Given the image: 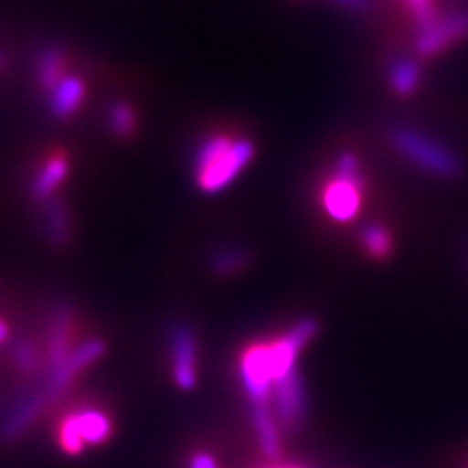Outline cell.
<instances>
[{
  "label": "cell",
  "mask_w": 468,
  "mask_h": 468,
  "mask_svg": "<svg viewBox=\"0 0 468 468\" xmlns=\"http://www.w3.org/2000/svg\"><path fill=\"white\" fill-rule=\"evenodd\" d=\"M252 158L254 144L250 139L229 135L203 139L194 154L197 187L203 194L223 192L252 163Z\"/></svg>",
  "instance_id": "6da1fadb"
},
{
  "label": "cell",
  "mask_w": 468,
  "mask_h": 468,
  "mask_svg": "<svg viewBox=\"0 0 468 468\" xmlns=\"http://www.w3.org/2000/svg\"><path fill=\"white\" fill-rule=\"evenodd\" d=\"M390 143L410 163L437 176V178L452 180L463 170L461 160L455 153H451L447 146L428 137L426 133H420L416 129L392 127Z\"/></svg>",
  "instance_id": "7a4b0ae2"
},
{
  "label": "cell",
  "mask_w": 468,
  "mask_h": 468,
  "mask_svg": "<svg viewBox=\"0 0 468 468\" xmlns=\"http://www.w3.org/2000/svg\"><path fill=\"white\" fill-rule=\"evenodd\" d=\"M316 332L318 322L314 318H301L280 340L268 344V359L273 383H280V380L297 371V359L301 351L314 338Z\"/></svg>",
  "instance_id": "3957f363"
},
{
  "label": "cell",
  "mask_w": 468,
  "mask_h": 468,
  "mask_svg": "<svg viewBox=\"0 0 468 468\" xmlns=\"http://www.w3.org/2000/svg\"><path fill=\"white\" fill-rule=\"evenodd\" d=\"M240 383L252 406H268L273 392V375L268 359V344H252L240 356Z\"/></svg>",
  "instance_id": "277c9868"
},
{
  "label": "cell",
  "mask_w": 468,
  "mask_h": 468,
  "mask_svg": "<svg viewBox=\"0 0 468 468\" xmlns=\"http://www.w3.org/2000/svg\"><path fill=\"white\" fill-rule=\"evenodd\" d=\"M271 399L277 423L287 431H297L309 412V399H306V388L299 371L275 383Z\"/></svg>",
  "instance_id": "5b68a950"
},
{
  "label": "cell",
  "mask_w": 468,
  "mask_h": 468,
  "mask_svg": "<svg viewBox=\"0 0 468 468\" xmlns=\"http://www.w3.org/2000/svg\"><path fill=\"white\" fill-rule=\"evenodd\" d=\"M468 37V12H455L435 20L430 27L420 29L414 39V49L421 57H435L452 43Z\"/></svg>",
  "instance_id": "8992f818"
},
{
  "label": "cell",
  "mask_w": 468,
  "mask_h": 468,
  "mask_svg": "<svg viewBox=\"0 0 468 468\" xmlns=\"http://www.w3.org/2000/svg\"><path fill=\"white\" fill-rule=\"evenodd\" d=\"M172 375L182 390H194L197 385V340L187 324H176L170 332Z\"/></svg>",
  "instance_id": "52a82bcc"
},
{
  "label": "cell",
  "mask_w": 468,
  "mask_h": 468,
  "mask_svg": "<svg viewBox=\"0 0 468 468\" xmlns=\"http://www.w3.org/2000/svg\"><path fill=\"white\" fill-rule=\"evenodd\" d=\"M363 184L334 178L322 194V203L330 218L338 223H351L361 211Z\"/></svg>",
  "instance_id": "ba28073f"
},
{
  "label": "cell",
  "mask_w": 468,
  "mask_h": 468,
  "mask_svg": "<svg viewBox=\"0 0 468 468\" xmlns=\"http://www.w3.org/2000/svg\"><path fill=\"white\" fill-rule=\"evenodd\" d=\"M72 322H75V311H72V306L65 303L58 304L51 314L49 332H48L49 369H55L58 365H63L72 354L70 349Z\"/></svg>",
  "instance_id": "9c48e42d"
},
{
  "label": "cell",
  "mask_w": 468,
  "mask_h": 468,
  "mask_svg": "<svg viewBox=\"0 0 468 468\" xmlns=\"http://www.w3.org/2000/svg\"><path fill=\"white\" fill-rule=\"evenodd\" d=\"M84 96H86L84 80L75 75H67L51 90L49 110L57 120H67V117L75 115L79 112Z\"/></svg>",
  "instance_id": "30bf717a"
},
{
  "label": "cell",
  "mask_w": 468,
  "mask_h": 468,
  "mask_svg": "<svg viewBox=\"0 0 468 468\" xmlns=\"http://www.w3.org/2000/svg\"><path fill=\"white\" fill-rule=\"evenodd\" d=\"M69 176V160L63 154H55L43 163L32 182V197L37 201H49L55 189L61 186Z\"/></svg>",
  "instance_id": "8fae6325"
},
{
  "label": "cell",
  "mask_w": 468,
  "mask_h": 468,
  "mask_svg": "<svg viewBox=\"0 0 468 468\" xmlns=\"http://www.w3.org/2000/svg\"><path fill=\"white\" fill-rule=\"evenodd\" d=\"M252 421L261 452L268 459H275L282 452L280 423H277L268 406H252Z\"/></svg>",
  "instance_id": "7c38bea8"
},
{
  "label": "cell",
  "mask_w": 468,
  "mask_h": 468,
  "mask_svg": "<svg viewBox=\"0 0 468 468\" xmlns=\"http://www.w3.org/2000/svg\"><path fill=\"white\" fill-rule=\"evenodd\" d=\"M43 230L48 234V240L55 248H65L70 240V217L65 205L57 199L46 201L43 207Z\"/></svg>",
  "instance_id": "4fadbf2b"
},
{
  "label": "cell",
  "mask_w": 468,
  "mask_h": 468,
  "mask_svg": "<svg viewBox=\"0 0 468 468\" xmlns=\"http://www.w3.org/2000/svg\"><path fill=\"white\" fill-rule=\"evenodd\" d=\"M65 53L61 48L49 46L36 58V77L41 88L53 90V88L65 79Z\"/></svg>",
  "instance_id": "5bb4252c"
},
{
  "label": "cell",
  "mask_w": 468,
  "mask_h": 468,
  "mask_svg": "<svg viewBox=\"0 0 468 468\" xmlns=\"http://www.w3.org/2000/svg\"><path fill=\"white\" fill-rule=\"evenodd\" d=\"M75 416L86 445H100L108 441L112 435V421L104 412H100L96 408H82L80 412H75Z\"/></svg>",
  "instance_id": "9a60e30c"
},
{
  "label": "cell",
  "mask_w": 468,
  "mask_h": 468,
  "mask_svg": "<svg viewBox=\"0 0 468 468\" xmlns=\"http://www.w3.org/2000/svg\"><path fill=\"white\" fill-rule=\"evenodd\" d=\"M388 80L399 96H412L421 80V67L412 58H394L388 65Z\"/></svg>",
  "instance_id": "2e32d148"
},
{
  "label": "cell",
  "mask_w": 468,
  "mask_h": 468,
  "mask_svg": "<svg viewBox=\"0 0 468 468\" xmlns=\"http://www.w3.org/2000/svg\"><path fill=\"white\" fill-rule=\"evenodd\" d=\"M252 256L246 248L240 246H223L215 250L209 258V268L217 277H232L242 271Z\"/></svg>",
  "instance_id": "e0dca14e"
},
{
  "label": "cell",
  "mask_w": 468,
  "mask_h": 468,
  "mask_svg": "<svg viewBox=\"0 0 468 468\" xmlns=\"http://www.w3.org/2000/svg\"><path fill=\"white\" fill-rule=\"evenodd\" d=\"M108 125L115 137L129 139L137 131V113L133 106L123 100L113 101L108 108Z\"/></svg>",
  "instance_id": "ac0fdd59"
},
{
  "label": "cell",
  "mask_w": 468,
  "mask_h": 468,
  "mask_svg": "<svg viewBox=\"0 0 468 468\" xmlns=\"http://www.w3.org/2000/svg\"><path fill=\"white\" fill-rule=\"evenodd\" d=\"M359 239L365 250L373 258H387L392 250L390 232L380 225H365L359 232Z\"/></svg>",
  "instance_id": "d6986e66"
},
{
  "label": "cell",
  "mask_w": 468,
  "mask_h": 468,
  "mask_svg": "<svg viewBox=\"0 0 468 468\" xmlns=\"http://www.w3.org/2000/svg\"><path fill=\"white\" fill-rule=\"evenodd\" d=\"M58 443H61V449L67 455H80V452H84L86 443L82 441L75 414H69L61 421V428H58Z\"/></svg>",
  "instance_id": "ffe728a7"
},
{
  "label": "cell",
  "mask_w": 468,
  "mask_h": 468,
  "mask_svg": "<svg viewBox=\"0 0 468 468\" xmlns=\"http://www.w3.org/2000/svg\"><path fill=\"white\" fill-rule=\"evenodd\" d=\"M10 357H12L14 365H16V367L22 373H34L37 369V365H39L37 351L29 340H16V342H14L12 349H10Z\"/></svg>",
  "instance_id": "44dd1931"
},
{
  "label": "cell",
  "mask_w": 468,
  "mask_h": 468,
  "mask_svg": "<svg viewBox=\"0 0 468 468\" xmlns=\"http://www.w3.org/2000/svg\"><path fill=\"white\" fill-rule=\"evenodd\" d=\"M334 178L347 180V182H361V165L359 158L354 153H342L334 165Z\"/></svg>",
  "instance_id": "7402d4cb"
},
{
  "label": "cell",
  "mask_w": 468,
  "mask_h": 468,
  "mask_svg": "<svg viewBox=\"0 0 468 468\" xmlns=\"http://www.w3.org/2000/svg\"><path fill=\"white\" fill-rule=\"evenodd\" d=\"M408 5H410V8H412V14H414L420 29L430 27L437 20L431 0H408Z\"/></svg>",
  "instance_id": "603a6c76"
},
{
  "label": "cell",
  "mask_w": 468,
  "mask_h": 468,
  "mask_svg": "<svg viewBox=\"0 0 468 468\" xmlns=\"http://www.w3.org/2000/svg\"><path fill=\"white\" fill-rule=\"evenodd\" d=\"M189 468H218V464L209 452H196V455L189 459Z\"/></svg>",
  "instance_id": "cb8c5ba5"
},
{
  "label": "cell",
  "mask_w": 468,
  "mask_h": 468,
  "mask_svg": "<svg viewBox=\"0 0 468 468\" xmlns=\"http://www.w3.org/2000/svg\"><path fill=\"white\" fill-rule=\"evenodd\" d=\"M334 3L351 12H365L369 8V0H334Z\"/></svg>",
  "instance_id": "d4e9b609"
},
{
  "label": "cell",
  "mask_w": 468,
  "mask_h": 468,
  "mask_svg": "<svg viewBox=\"0 0 468 468\" xmlns=\"http://www.w3.org/2000/svg\"><path fill=\"white\" fill-rule=\"evenodd\" d=\"M6 340H8V326L3 320H0V344H5Z\"/></svg>",
  "instance_id": "484cf974"
},
{
  "label": "cell",
  "mask_w": 468,
  "mask_h": 468,
  "mask_svg": "<svg viewBox=\"0 0 468 468\" xmlns=\"http://www.w3.org/2000/svg\"><path fill=\"white\" fill-rule=\"evenodd\" d=\"M5 63H6V58H5V55H3V53H0V70H3Z\"/></svg>",
  "instance_id": "4316f807"
},
{
  "label": "cell",
  "mask_w": 468,
  "mask_h": 468,
  "mask_svg": "<svg viewBox=\"0 0 468 468\" xmlns=\"http://www.w3.org/2000/svg\"><path fill=\"white\" fill-rule=\"evenodd\" d=\"M282 468H299V466H282Z\"/></svg>",
  "instance_id": "83f0119b"
}]
</instances>
